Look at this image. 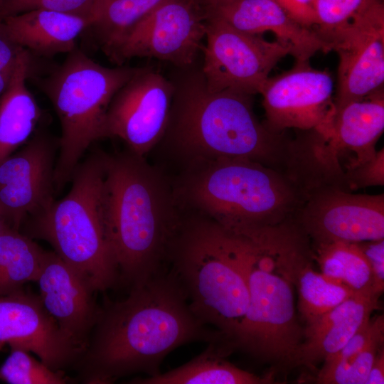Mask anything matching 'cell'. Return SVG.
Segmentation results:
<instances>
[{"label":"cell","instance_id":"1","mask_svg":"<svg viewBox=\"0 0 384 384\" xmlns=\"http://www.w3.org/2000/svg\"><path fill=\"white\" fill-rule=\"evenodd\" d=\"M190 308L169 269L130 287L127 297L100 307L87 343L75 363L80 381L110 384L136 373H160L165 357L194 341L227 340Z\"/></svg>","mask_w":384,"mask_h":384},{"label":"cell","instance_id":"2","mask_svg":"<svg viewBox=\"0 0 384 384\" xmlns=\"http://www.w3.org/2000/svg\"><path fill=\"white\" fill-rule=\"evenodd\" d=\"M105 223L119 276L129 288L168 268L186 211L172 186L145 157L104 153Z\"/></svg>","mask_w":384,"mask_h":384},{"label":"cell","instance_id":"3","mask_svg":"<svg viewBox=\"0 0 384 384\" xmlns=\"http://www.w3.org/2000/svg\"><path fill=\"white\" fill-rule=\"evenodd\" d=\"M175 80L165 141L186 166L217 159H247L285 172L290 139L257 118L252 95L210 91L201 68L181 69Z\"/></svg>","mask_w":384,"mask_h":384},{"label":"cell","instance_id":"4","mask_svg":"<svg viewBox=\"0 0 384 384\" xmlns=\"http://www.w3.org/2000/svg\"><path fill=\"white\" fill-rule=\"evenodd\" d=\"M174 188L184 209H193L235 234L294 220L306 198L285 173L247 159L188 165Z\"/></svg>","mask_w":384,"mask_h":384},{"label":"cell","instance_id":"5","mask_svg":"<svg viewBox=\"0 0 384 384\" xmlns=\"http://www.w3.org/2000/svg\"><path fill=\"white\" fill-rule=\"evenodd\" d=\"M168 267L196 316L232 342L250 299L238 236L203 215L186 213Z\"/></svg>","mask_w":384,"mask_h":384},{"label":"cell","instance_id":"6","mask_svg":"<svg viewBox=\"0 0 384 384\" xmlns=\"http://www.w3.org/2000/svg\"><path fill=\"white\" fill-rule=\"evenodd\" d=\"M72 187L61 200L28 218L20 231L48 242L94 292L119 284L105 223L104 152H92L73 172Z\"/></svg>","mask_w":384,"mask_h":384},{"label":"cell","instance_id":"7","mask_svg":"<svg viewBox=\"0 0 384 384\" xmlns=\"http://www.w3.org/2000/svg\"><path fill=\"white\" fill-rule=\"evenodd\" d=\"M139 68L105 67L75 48L38 85L51 102L61 127L54 183L60 191L72 178L84 152L106 138L109 105Z\"/></svg>","mask_w":384,"mask_h":384},{"label":"cell","instance_id":"8","mask_svg":"<svg viewBox=\"0 0 384 384\" xmlns=\"http://www.w3.org/2000/svg\"><path fill=\"white\" fill-rule=\"evenodd\" d=\"M250 292L249 305L232 343L256 358L289 366L304 339L295 311L293 284L282 274L265 272L252 261L240 240Z\"/></svg>","mask_w":384,"mask_h":384},{"label":"cell","instance_id":"9","mask_svg":"<svg viewBox=\"0 0 384 384\" xmlns=\"http://www.w3.org/2000/svg\"><path fill=\"white\" fill-rule=\"evenodd\" d=\"M206 41L201 70L208 88L255 95L277 63L290 55L279 41L238 30L227 23L206 17Z\"/></svg>","mask_w":384,"mask_h":384},{"label":"cell","instance_id":"10","mask_svg":"<svg viewBox=\"0 0 384 384\" xmlns=\"http://www.w3.org/2000/svg\"><path fill=\"white\" fill-rule=\"evenodd\" d=\"M206 15L199 0H164L144 16L108 56L118 65L133 58L193 66L206 37Z\"/></svg>","mask_w":384,"mask_h":384},{"label":"cell","instance_id":"11","mask_svg":"<svg viewBox=\"0 0 384 384\" xmlns=\"http://www.w3.org/2000/svg\"><path fill=\"white\" fill-rule=\"evenodd\" d=\"M327 51L338 53L334 107L361 100L384 84V6L378 0L335 30L318 35Z\"/></svg>","mask_w":384,"mask_h":384},{"label":"cell","instance_id":"12","mask_svg":"<svg viewBox=\"0 0 384 384\" xmlns=\"http://www.w3.org/2000/svg\"><path fill=\"white\" fill-rule=\"evenodd\" d=\"M294 220L312 245L384 239V196L323 186L306 193Z\"/></svg>","mask_w":384,"mask_h":384},{"label":"cell","instance_id":"13","mask_svg":"<svg viewBox=\"0 0 384 384\" xmlns=\"http://www.w3.org/2000/svg\"><path fill=\"white\" fill-rule=\"evenodd\" d=\"M174 89L172 80L152 68H139L111 100L106 138H119L129 151L145 157L166 132Z\"/></svg>","mask_w":384,"mask_h":384},{"label":"cell","instance_id":"14","mask_svg":"<svg viewBox=\"0 0 384 384\" xmlns=\"http://www.w3.org/2000/svg\"><path fill=\"white\" fill-rule=\"evenodd\" d=\"M333 90L329 72L313 68L309 61H296L290 70L262 84L259 93L264 123L276 132L297 129L322 134L334 112Z\"/></svg>","mask_w":384,"mask_h":384},{"label":"cell","instance_id":"15","mask_svg":"<svg viewBox=\"0 0 384 384\" xmlns=\"http://www.w3.org/2000/svg\"><path fill=\"white\" fill-rule=\"evenodd\" d=\"M59 139L38 129L20 150L0 163V210L20 230L24 221L55 201L54 174Z\"/></svg>","mask_w":384,"mask_h":384},{"label":"cell","instance_id":"16","mask_svg":"<svg viewBox=\"0 0 384 384\" xmlns=\"http://www.w3.org/2000/svg\"><path fill=\"white\" fill-rule=\"evenodd\" d=\"M0 341L34 353L55 370L75 364L82 353L47 312L40 296L23 288L0 296Z\"/></svg>","mask_w":384,"mask_h":384},{"label":"cell","instance_id":"17","mask_svg":"<svg viewBox=\"0 0 384 384\" xmlns=\"http://www.w3.org/2000/svg\"><path fill=\"white\" fill-rule=\"evenodd\" d=\"M36 282L44 308L82 353L100 309L94 299L95 292L53 251L46 250Z\"/></svg>","mask_w":384,"mask_h":384},{"label":"cell","instance_id":"18","mask_svg":"<svg viewBox=\"0 0 384 384\" xmlns=\"http://www.w3.org/2000/svg\"><path fill=\"white\" fill-rule=\"evenodd\" d=\"M206 17L223 21L241 31L273 33L296 61H309L319 51L328 53L314 30L292 20L274 0H199Z\"/></svg>","mask_w":384,"mask_h":384},{"label":"cell","instance_id":"19","mask_svg":"<svg viewBox=\"0 0 384 384\" xmlns=\"http://www.w3.org/2000/svg\"><path fill=\"white\" fill-rule=\"evenodd\" d=\"M378 297L354 295L306 326L304 339L289 368H313L338 351L370 319L378 306Z\"/></svg>","mask_w":384,"mask_h":384},{"label":"cell","instance_id":"20","mask_svg":"<svg viewBox=\"0 0 384 384\" xmlns=\"http://www.w3.org/2000/svg\"><path fill=\"white\" fill-rule=\"evenodd\" d=\"M384 130V95L381 90L361 100L334 107L324 133L333 156L340 161L343 152H353L347 165L366 161L376 153L375 144Z\"/></svg>","mask_w":384,"mask_h":384},{"label":"cell","instance_id":"21","mask_svg":"<svg viewBox=\"0 0 384 384\" xmlns=\"http://www.w3.org/2000/svg\"><path fill=\"white\" fill-rule=\"evenodd\" d=\"M0 21L15 43L41 57L73 51L78 36L92 24L88 18L46 9L9 16Z\"/></svg>","mask_w":384,"mask_h":384},{"label":"cell","instance_id":"22","mask_svg":"<svg viewBox=\"0 0 384 384\" xmlns=\"http://www.w3.org/2000/svg\"><path fill=\"white\" fill-rule=\"evenodd\" d=\"M34 68V56L23 48L0 97V163L32 137L41 119L42 110L27 86Z\"/></svg>","mask_w":384,"mask_h":384},{"label":"cell","instance_id":"23","mask_svg":"<svg viewBox=\"0 0 384 384\" xmlns=\"http://www.w3.org/2000/svg\"><path fill=\"white\" fill-rule=\"evenodd\" d=\"M235 351L229 340L208 343L207 348L188 363L152 377L136 378L138 384H267L272 374L261 377L239 368L225 358Z\"/></svg>","mask_w":384,"mask_h":384},{"label":"cell","instance_id":"24","mask_svg":"<svg viewBox=\"0 0 384 384\" xmlns=\"http://www.w3.org/2000/svg\"><path fill=\"white\" fill-rule=\"evenodd\" d=\"M314 260L321 272L336 280L356 294L375 296L369 263L357 242L335 241L312 245Z\"/></svg>","mask_w":384,"mask_h":384},{"label":"cell","instance_id":"25","mask_svg":"<svg viewBox=\"0 0 384 384\" xmlns=\"http://www.w3.org/2000/svg\"><path fill=\"white\" fill-rule=\"evenodd\" d=\"M45 252L32 238L6 224L0 233V296L36 282Z\"/></svg>","mask_w":384,"mask_h":384},{"label":"cell","instance_id":"26","mask_svg":"<svg viewBox=\"0 0 384 384\" xmlns=\"http://www.w3.org/2000/svg\"><path fill=\"white\" fill-rule=\"evenodd\" d=\"M164 0H95L89 28L106 55Z\"/></svg>","mask_w":384,"mask_h":384},{"label":"cell","instance_id":"27","mask_svg":"<svg viewBox=\"0 0 384 384\" xmlns=\"http://www.w3.org/2000/svg\"><path fill=\"white\" fill-rule=\"evenodd\" d=\"M312 262L304 266L293 282L298 292L299 311L306 326L356 295L346 285L316 271Z\"/></svg>","mask_w":384,"mask_h":384},{"label":"cell","instance_id":"28","mask_svg":"<svg viewBox=\"0 0 384 384\" xmlns=\"http://www.w3.org/2000/svg\"><path fill=\"white\" fill-rule=\"evenodd\" d=\"M23 348L11 346V353L0 366V380L9 384H65L62 370L49 368Z\"/></svg>","mask_w":384,"mask_h":384},{"label":"cell","instance_id":"29","mask_svg":"<svg viewBox=\"0 0 384 384\" xmlns=\"http://www.w3.org/2000/svg\"><path fill=\"white\" fill-rule=\"evenodd\" d=\"M378 0H314L317 24L314 28L322 34L347 23Z\"/></svg>","mask_w":384,"mask_h":384},{"label":"cell","instance_id":"30","mask_svg":"<svg viewBox=\"0 0 384 384\" xmlns=\"http://www.w3.org/2000/svg\"><path fill=\"white\" fill-rule=\"evenodd\" d=\"M95 0H4L0 21L6 16L34 9H46L75 14L92 20Z\"/></svg>","mask_w":384,"mask_h":384},{"label":"cell","instance_id":"31","mask_svg":"<svg viewBox=\"0 0 384 384\" xmlns=\"http://www.w3.org/2000/svg\"><path fill=\"white\" fill-rule=\"evenodd\" d=\"M344 170L345 181L350 191L384 184V151L382 148L369 159Z\"/></svg>","mask_w":384,"mask_h":384},{"label":"cell","instance_id":"32","mask_svg":"<svg viewBox=\"0 0 384 384\" xmlns=\"http://www.w3.org/2000/svg\"><path fill=\"white\" fill-rule=\"evenodd\" d=\"M23 49L11 39L0 21V97L10 84Z\"/></svg>","mask_w":384,"mask_h":384},{"label":"cell","instance_id":"33","mask_svg":"<svg viewBox=\"0 0 384 384\" xmlns=\"http://www.w3.org/2000/svg\"><path fill=\"white\" fill-rule=\"evenodd\" d=\"M371 269L375 292L381 295L384 289V240L357 242Z\"/></svg>","mask_w":384,"mask_h":384},{"label":"cell","instance_id":"34","mask_svg":"<svg viewBox=\"0 0 384 384\" xmlns=\"http://www.w3.org/2000/svg\"><path fill=\"white\" fill-rule=\"evenodd\" d=\"M299 24L313 29L317 24L314 0H274Z\"/></svg>","mask_w":384,"mask_h":384},{"label":"cell","instance_id":"35","mask_svg":"<svg viewBox=\"0 0 384 384\" xmlns=\"http://www.w3.org/2000/svg\"><path fill=\"white\" fill-rule=\"evenodd\" d=\"M384 383V349L378 351L369 372L366 384Z\"/></svg>","mask_w":384,"mask_h":384},{"label":"cell","instance_id":"36","mask_svg":"<svg viewBox=\"0 0 384 384\" xmlns=\"http://www.w3.org/2000/svg\"><path fill=\"white\" fill-rule=\"evenodd\" d=\"M6 222L4 220V218L3 217V215H2V213L0 210V233L3 229V228L4 227V225H6Z\"/></svg>","mask_w":384,"mask_h":384},{"label":"cell","instance_id":"37","mask_svg":"<svg viewBox=\"0 0 384 384\" xmlns=\"http://www.w3.org/2000/svg\"><path fill=\"white\" fill-rule=\"evenodd\" d=\"M5 345V343L4 342H2V341H0V351L1 350V348H3V346Z\"/></svg>","mask_w":384,"mask_h":384},{"label":"cell","instance_id":"38","mask_svg":"<svg viewBox=\"0 0 384 384\" xmlns=\"http://www.w3.org/2000/svg\"><path fill=\"white\" fill-rule=\"evenodd\" d=\"M4 1V0H0V9H1V6H2V4H3Z\"/></svg>","mask_w":384,"mask_h":384}]
</instances>
